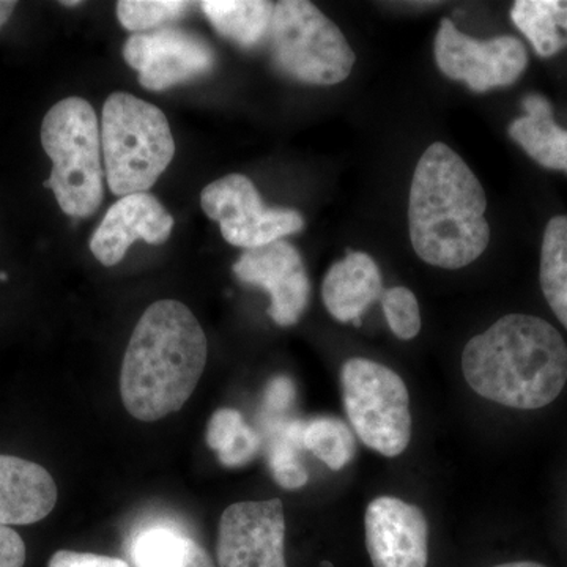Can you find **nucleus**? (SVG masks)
I'll list each match as a JSON object with an SVG mask.
<instances>
[{
    "label": "nucleus",
    "instance_id": "obj_1",
    "mask_svg": "<svg viewBox=\"0 0 567 567\" xmlns=\"http://www.w3.org/2000/svg\"><path fill=\"white\" fill-rule=\"evenodd\" d=\"M483 185L450 145H429L416 164L409 199L410 240L425 264L458 270L491 244Z\"/></svg>",
    "mask_w": 567,
    "mask_h": 567
},
{
    "label": "nucleus",
    "instance_id": "obj_2",
    "mask_svg": "<svg viewBox=\"0 0 567 567\" xmlns=\"http://www.w3.org/2000/svg\"><path fill=\"white\" fill-rule=\"evenodd\" d=\"M207 354V336L192 309L175 300L145 309L122 363L121 394L130 415L155 423L178 412L196 390Z\"/></svg>",
    "mask_w": 567,
    "mask_h": 567
},
{
    "label": "nucleus",
    "instance_id": "obj_3",
    "mask_svg": "<svg viewBox=\"0 0 567 567\" xmlns=\"http://www.w3.org/2000/svg\"><path fill=\"white\" fill-rule=\"evenodd\" d=\"M466 383L511 409H543L567 382V346L546 320L509 315L470 339L462 353Z\"/></svg>",
    "mask_w": 567,
    "mask_h": 567
},
{
    "label": "nucleus",
    "instance_id": "obj_4",
    "mask_svg": "<svg viewBox=\"0 0 567 567\" xmlns=\"http://www.w3.org/2000/svg\"><path fill=\"white\" fill-rule=\"evenodd\" d=\"M41 145L52 171L44 186L59 207L73 218H89L103 203L102 133L87 100L70 96L48 111L41 125Z\"/></svg>",
    "mask_w": 567,
    "mask_h": 567
},
{
    "label": "nucleus",
    "instance_id": "obj_5",
    "mask_svg": "<svg viewBox=\"0 0 567 567\" xmlns=\"http://www.w3.org/2000/svg\"><path fill=\"white\" fill-rule=\"evenodd\" d=\"M104 174L115 196L147 193L175 155L166 115L132 93L115 92L103 106Z\"/></svg>",
    "mask_w": 567,
    "mask_h": 567
},
{
    "label": "nucleus",
    "instance_id": "obj_6",
    "mask_svg": "<svg viewBox=\"0 0 567 567\" xmlns=\"http://www.w3.org/2000/svg\"><path fill=\"white\" fill-rule=\"evenodd\" d=\"M267 40L276 69L305 84H339L357 62L341 29L306 0L276 3Z\"/></svg>",
    "mask_w": 567,
    "mask_h": 567
},
{
    "label": "nucleus",
    "instance_id": "obj_7",
    "mask_svg": "<svg viewBox=\"0 0 567 567\" xmlns=\"http://www.w3.org/2000/svg\"><path fill=\"white\" fill-rule=\"evenodd\" d=\"M341 382L347 416L361 442L382 456L404 453L412 440L404 380L386 365L352 358L342 365Z\"/></svg>",
    "mask_w": 567,
    "mask_h": 567
},
{
    "label": "nucleus",
    "instance_id": "obj_8",
    "mask_svg": "<svg viewBox=\"0 0 567 567\" xmlns=\"http://www.w3.org/2000/svg\"><path fill=\"white\" fill-rule=\"evenodd\" d=\"M200 205L208 218L219 223L224 240L246 251L275 244L305 227L301 213L267 207L254 183L241 174L205 186Z\"/></svg>",
    "mask_w": 567,
    "mask_h": 567
},
{
    "label": "nucleus",
    "instance_id": "obj_9",
    "mask_svg": "<svg viewBox=\"0 0 567 567\" xmlns=\"http://www.w3.org/2000/svg\"><path fill=\"white\" fill-rule=\"evenodd\" d=\"M434 52L436 65L445 76L464 82L477 93L516 84L528 66L527 48L516 37L472 39L447 18L440 22Z\"/></svg>",
    "mask_w": 567,
    "mask_h": 567
},
{
    "label": "nucleus",
    "instance_id": "obj_10",
    "mask_svg": "<svg viewBox=\"0 0 567 567\" xmlns=\"http://www.w3.org/2000/svg\"><path fill=\"white\" fill-rule=\"evenodd\" d=\"M123 58L140 73L142 87L162 92L210 73L216 54L197 33L158 29L134 33L123 47Z\"/></svg>",
    "mask_w": 567,
    "mask_h": 567
},
{
    "label": "nucleus",
    "instance_id": "obj_11",
    "mask_svg": "<svg viewBox=\"0 0 567 567\" xmlns=\"http://www.w3.org/2000/svg\"><path fill=\"white\" fill-rule=\"evenodd\" d=\"M286 517L281 499L241 502L219 520V567H287L284 557Z\"/></svg>",
    "mask_w": 567,
    "mask_h": 567
},
{
    "label": "nucleus",
    "instance_id": "obj_12",
    "mask_svg": "<svg viewBox=\"0 0 567 567\" xmlns=\"http://www.w3.org/2000/svg\"><path fill=\"white\" fill-rule=\"evenodd\" d=\"M234 274L241 282L270 293L268 316L279 327H292L305 315L311 298V281L293 245L278 240L248 249L234 264Z\"/></svg>",
    "mask_w": 567,
    "mask_h": 567
},
{
    "label": "nucleus",
    "instance_id": "obj_13",
    "mask_svg": "<svg viewBox=\"0 0 567 567\" xmlns=\"http://www.w3.org/2000/svg\"><path fill=\"white\" fill-rule=\"evenodd\" d=\"M365 547L374 567H425L429 525L423 511L395 496H379L364 516Z\"/></svg>",
    "mask_w": 567,
    "mask_h": 567
},
{
    "label": "nucleus",
    "instance_id": "obj_14",
    "mask_svg": "<svg viewBox=\"0 0 567 567\" xmlns=\"http://www.w3.org/2000/svg\"><path fill=\"white\" fill-rule=\"evenodd\" d=\"M174 229V218L153 194L136 193L121 197L91 238V251L104 267L121 262L137 240L163 245Z\"/></svg>",
    "mask_w": 567,
    "mask_h": 567
},
{
    "label": "nucleus",
    "instance_id": "obj_15",
    "mask_svg": "<svg viewBox=\"0 0 567 567\" xmlns=\"http://www.w3.org/2000/svg\"><path fill=\"white\" fill-rule=\"evenodd\" d=\"M50 472L35 462L0 454V525H31L50 516L58 503Z\"/></svg>",
    "mask_w": 567,
    "mask_h": 567
},
{
    "label": "nucleus",
    "instance_id": "obj_16",
    "mask_svg": "<svg viewBox=\"0 0 567 567\" xmlns=\"http://www.w3.org/2000/svg\"><path fill=\"white\" fill-rule=\"evenodd\" d=\"M383 293L379 265L369 254L350 251L344 259L331 265L324 275L322 298L324 308L338 322L360 327L365 309Z\"/></svg>",
    "mask_w": 567,
    "mask_h": 567
},
{
    "label": "nucleus",
    "instance_id": "obj_17",
    "mask_svg": "<svg viewBox=\"0 0 567 567\" xmlns=\"http://www.w3.org/2000/svg\"><path fill=\"white\" fill-rule=\"evenodd\" d=\"M522 106L527 114L511 123V140L539 166L567 174V132L555 122L550 102L539 93H529Z\"/></svg>",
    "mask_w": 567,
    "mask_h": 567
},
{
    "label": "nucleus",
    "instance_id": "obj_18",
    "mask_svg": "<svg viewBox=\"0 0 567 567\" xmlns=\"http://www.w3.org/2000/svg\"><path fill=\"white\" fill-rule=\"evenodd\" d=\"M200 9L219 35L251 50L267 40L275 3L265 0H204Z\"/></svg>",
    "mask_w": 567,
    "mask_h": 567
},
{
    "label": "nucleus",
    "instance_id": "obj_19",
    "mask_svg": "<svg viewBox=\"0 0 567 567\" xmlns=\"http://www.w3.org/2000/svg\"><path fill=\"white\" fill-rule=\"evenodd\" d=\"M511 20L539 58L550 59L566 50L567 0H517Z\"/></svg>",
    "mask_w": 567,
    "mask_h": 567
},
{
    "label": "nucleus",
    "instance_id": "obj_20",
    "mask_svg": "<svg viewBox=\"0 0 567 567\" xmlns=\"http://www.w3.org/2000/svg\"><path fill=\"white\" fill-rule=\"evenodd\" d=\"M306 421L286 420L260 425L268 439V465L276 483L287 491H297L306 486L309 475L301 462Z\"/></svg>",
    "mask_w": 567,
    "mask_h": 567
},
{
    "label": "nucleus",
    "instance_id": "obj_21",
    "mask_svg": "<svg viewBox=\"0 0 567 567\" xmlns=\"http://www.w3.org/2000/svg\"><path fill=\"white\" fill-rule=\"evenodd\" d=\"M207 445L218 454L227 468H240L256 457L262 446V436L246 424L240 412L219 409L213 413L207 427Z\"/></svg>",
    "mask_w": 567,
    "mask_h": 567
},
{
    "label": "nucleus",
    "instance_id": "obj_22",
    "mask_svg": "<svg viewBox=\"0 0 567 567\" xmlns=\"http://www.w3.org/2000/svg\"><path fill=\"white\" fill-rule=\"evenodd\" d=\"M540 287L567 330V216H555L547 224L540 248Z\"/></svg>",
    "mask_w": 567,
    "mask_h": 567
},
{
    "label": "nucleus",
    "instance_id": "obj_23",
    "mask_svg": "<svg viewBox=\"0 0 567 567\" xmlns=\"http://www.w3.org/2000/svg\"><path fill=\"white\" fill-rule=\"evenodd\" d=\"M199 544L171 525H153L137 533L132 544L136 567H186Z\"/></svg>",
    "mask_w": 567,
    "mask_h": 567
},
{
    "label": "nucleus",
    "instance_id": "obj_24",
    "mask_svg": "<svg viewBox=\"0 0 567 567\" xmlns=\"http://www.w3.org/2000/svg\"><path fill=\"white\" fill-rule=\"evenodd\" d=\"M303 446L334 472L349 465L357 451V442L349 425L333 416L306 421Z\"/></svg>",
    "mask_w": 567,
    "mask_h": 567
},
{
    "label": "nucleus",
    "instance_id": "obj_25",
    "mask_svg": "<svg viewBox=\"0 0 567 567\" xmlns=\"http://www.w3.org/2000/svg\"><path fill=\"white\" fill-rule=\"evenodd\" d=\"M192 7V2L182 0H121L117 18L128 31L144 33L164 22L178 20Z\"/></svg>",
    "mask_w": 567,
    "mask_h": 567
},
{
    "label": "nucleus",
    "instance_id": "obj_26",
    "mask_svg": "<svg viewBox=\"0 0 567 567\" xmlns=\"http://www.w3.org/2000/svg\"><path fill=\"white\" fill-rule=\"evenodd\" d=\"M382 308L385 312L388 327L395 338L410 341L421 331L420 305L415 293L406 287H391L383 290Z\"/></svg>",
    "mask_w": 567,
    "mask_h": 567
},
{
    "label": "nucleus",
    "instance_id": "obj_27",
    "mask_svg": "<svg viewBox=\"0 0 567 567\" xmlns=\"http://www.w3.org/2000/svg\"><path fill=\"white\" fill-rule=\"evenodd\" d=\"M297 399V388L287 375H276L267 383L264 391L262 413L260 424L275 423L286 420Z\"/></svg>",
    "mask_w": 567,
    "mask_h": 567
},
{
    "label": "nucleus",
    "instance_id": "obj_28",
    "mask_svg": "<svg viewBox=\"0 0 567 567\" xmlns=\"http://www.w3.org/2000/svg\"><path fill=\"white\" fill-rule=\"evenodd\" d=\"M48 567H130L121 558L104 555L82 554V551L59 550L52 555Z\"/></svg>",
    "mask_w": 567,
    "mask_h": 567
},
{
    "label": "nucleus",
    "instance_id": "obj_29",
    "mask_svg": "<svg viewBox=\"0 0 567 567\" xmlns=\"http://www.w3.org/2000/svg\"><path fill=\"white\" fill-rule=\"evenodd\" d=\"M25 544L14 529L0 525V567H22Z\"/></svg>",
    "mask_w": 567,
    "mask_h": 567
},
{
    "label": "nucleus",
    "instance_id": "obj_30",
    "mask_svg": "<svg viewBox=\"0 0 567 567\" xmlns=\"http://www.w3.org/2000/svg\"><path fill=\"white\" fill-rule=\"evenodd\" d=\"M186 567H215L213 565L210 555L207 554L204 547L197 546L196 551H194L192 561Z\"/></svg>",
    "mask_w": 567,
    "mask_h": 567
},
{
    "label": "nucleus",
    "instance_id": "obj_31",
    "mask_svg": "<svg viewBox=\"0 0 567 567\" xmlns=\"http://www.w3.org/2000/svg\"><path fill=\"white\" fill-rule=\"evenodd\" d=\"M17 2H10V0H0V29L6 25V22L10 20L14 9H17Z\"/></svg>",
    "mask_w": 567,
    "mask_h": 567
},
{
    "label": "nucleus",
    "instance_id": "obj_32",
    "mask_svg": "<svg viewBox=\"0 0 567 567\" xmlns=\"http://www.w3.org/2000/svg\"><path fill=\"white\" fill-rule=\"evenodd\" d=\"M494 567H546L539 565V563L535 561H516V563H506V565H498Z\"/></svg>",
    "mask_w": 567,
    "mask_h": 567
},
{
    "label": "nucleus",
    "instance_id": "obj_33",
    "mask_svg": "<svg viewBox=\"0 0 567 567\" xmlns=\"http://www.w3.org/2000/svg\"><path fill=\"white\" fill-rule=\"evenodd\" d=\"M81 2H78V0H71V2H66V0H63L62 6L65 7H76L80 6Z\"/></svg>",
    "mask_w": 567,
    "mask_h": 567
},
{
    "label": "nucleus",
    "instance_id": "obj_34",
    "mask_svg": "<svg viewBox=\"0 0 567 567\" xmlns=\"http://www.w3.org/2000/svg\"><path fill=\"white\" fill-rule=\"evenodd\" d=\"M0 279H2V281H6L7 275L6 274H0Z\"/></svg>",
    "mask_w": 567,
    "mask_h": 567
},
{
    "label": "nucleus",
    "instance_id": "obj_35",
    "mask_svg": "<svg viewBox=\"0 0 567 567\" xmlns=\"http://www.w3.org/2000/svg\"><path fill=\"white\" fill-rule=\"evenodd\" d=\"M322 567H333V566H331V563H322Z\"/></svg>",
    "mask_w": 567,
    "mask_h": 567
}]
</instances>
